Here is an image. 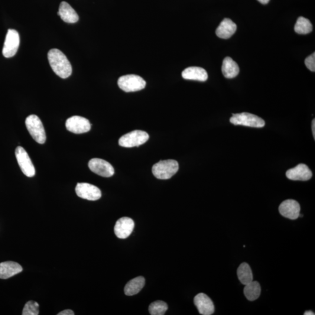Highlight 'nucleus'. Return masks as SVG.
<instances>
[{
    "label": "nucleus",
    "instance_id": "nucleus-1",
    "mask_svg": "<svg viewBox=\"0 0 315 315\" xmlns=\"http://www.w3.org/2000/svg\"><path fill=\"white\" fill-rule=\"evenodd\" d=\"M48 60L52 70L61 79H67L72 74V66L66 55L57 48L48 53Z\"/></svg>",
    "mask_w": 315,
    "mask_h": 315
},
{
    "label": "nucleus",
    "instance_id": "nucleus-2",
    "mask_svg": "<svg viewBox=\"0 0 315 315\" xmlns=\"http://www.w3.org/2000/svg\"><path fill=\"white\" fill-rule=\"evenodd\" d=\"M179 164L177 161L168 160L161 161L152 167V174L159 180H169L177 173Z\"/></svg>",
    "mask_w": 315,
    "mask_h": 315
},
{
    "label": "nucleus",
    "instance_id": "nucleus-3",
    "mask_svg": "<svg viewBox=\"0 0 315 315\" xmlns=\"http://www.w3.org/2000/svg\"><path fill=\"white\" fill-rule=\"evenodd\" d=\"M26 127L32 138L38 143L43 144L46 142V135L43 123L35 115H29L25 121Z\"/></svg>",
    "mask_w": 315,
    "mask_h": 315
},
{
    "label": "nucleus",
    "instance_id": "nucleus-4",
    "mask_svg": "<svg viewBox=\"0 0 315 315\" xmlns=\"http://www.w3.org/2000/svg\"><path fill=\"white\" fill-rule=\"evenodd\" d=\"M118 86L126 92L138 91L145 89L146 82L141 77L137 75H126L119 78Z\"/></svg>",
    "mask_w": 315,
    "mask_h": 315
},
{
    "label": "nucleus",
    "instance_id": "nucleus-5",
    "mask_svg": "<svg viewBox=\"0 0 315 315\" xmlns=\"http://www.w3.org/2000/svg\"><path fill=\"white\" fill-rule=\"evenodd\" d=\"M230 122L236 126L241 125L256 128H264L265 125L264 119L258 116L246 112L233 114L230 119Z\"/></svg>",
    "mask_w": 315,
    "mask_h": 315
},
{
    "label": "nucleus",
    "instance_id": "nucleus-6",
    "mask_svg": "<svg viewBox=\"0 0 315 315\" xmlns=\"http://www.w3.org/2000/svg\"><path fill=\"white\" fill-rule=\"evenodd\" d=\"M149 135L147 132L141 131H135L123 135L119 139V144L121 147L132 148L138 147L147 142Z\"/></svg>",
    "mask_w": 315,
    "mask_h": 315
},
{
    "label": "nucleus",
    "instance_id": "nucleus-7",
    "mask_svg": "<svg viewBox=\"0 0 315 315\" xmlns=\"http://www.w3.org/2000/svg\"><path fill=\"white\" fill-rule=\"evenodd\" d=\"M19 44L20 38L18 32L14 29H8L2 48L3 56L6 58L15 56L18 51Z\"/></svg>",
    "mask_w": 315,
    "mask_h": 315
},
{
    "label": "nucleus",
    "instance_id": "nucleus-8",
    "mask_svg": "<svg viewBox=\"0 0 315 315\" xmlns=\"http://www.w3.org/2000/svg\"><path fill=\"white\" fill-rule=\"evenodd\" d=\"M15 157L24 174L29 178L34 177L36 174L34 165L23 147L19 146L16 148Z\"/></svg>",
    "mask_w": 315,
    "mask_h": 315
},
{
    "label": "nucleus",
    "instance_id": "nucleus-9",
    "mask_svg": "<svg viewBox=\"0 0 315 315\" xmlns=\"http://www.w3.org/2000/svg\"><path fill=\"white\" fill-rule=\"evenodd\" d=\"M66 127L68 131L74 134H83L89 132L91 125L87 119L79 116H74L67 120Z\"/></svg>",
    "mask_w": 315,
    "mask_h": 315
},
{
    "label": "nucleus",
    "instance_id": "nucleus-10",
    "mask_svg": "<svg viewBox=\"0 0 315 315\" xmlns=\"http://www.w3.org/2000/svg\"><path fill=\"white\" fill-rule=\"evenodd\" d=\"M76 192L78 196L90 201L99 200L102 196L101 191L98 187L87 183H78Z\"/></svg>",
    "mask_w": 315,
    "mask_h": 315
},
{
    "label": "nucleus",
    "instance_id": "nucleus-11",
    "mask_svg": "<svg viewBox=\"0 0 315 315\" xmlns=\"http://www.w3.org/2000/svg\"><path fill=\"white\" fill-rule=\"evenodd\" d=\"M90 171L100 177L109 178L115 174L114 168L112 165L102 159L93 158L89 163Z\"/></svg>",
    "mask_w": 315,
    "mask_h": 315
},
{
    "label": "nucleus",
    "instance_id": "nucleus-12",
    "mask_svg": "<svg viewBox=\"0 0 315 315\" xmlns=\"http://www.w3.org/2000/svg\"><path fill=\"white\" fill-rule=\"evenodd\" d=\"M281 215L290 220H296L300 214L301 207L296 200H285L279 206Z\"/></svg>",
    "mask_w": 315,
    "mask_h": 315
},
{
    "label": "nucleus",
    "instance_id": "nucleus-13",
    "mask_svg": "<svg viewBox=\"0 0 315 315\" xmlns=\"http://www.w3.org/2000/svg\"><path fill=\"white\" fill-rule=\"evenodd\" d=\"M286 176L292 180L307 181L313 177V172L307 165L300 164L288 170Z\"/></svg>",
    "mask_w": 315,
    "mask_h": 315
},
{
    "label": "nucleus",
    "instance_id": "nucleus-14",
    "mask_svg": "<svg viewBox=\"0 0 315 315\" xmlns=\"http://www.w3.org/2000/svg\"><path fill=\"white\" fill-rule=\"evenodd\" d=\"M135 228V223L128 217H123L116 222L115 226V235L119 238L126 239L133 232Z\"/></svg>",
    "mask_w": 315,
    "mask_h": 315
},
{
    "label": "nucleus",
    "instance_id": "nucleus-15",
    "mask_svg": "<svg viewBox=\"0 0 315 315\" xmlns=\"http://www.w3.org/2000/svg\"><path fill=\"white\" fill-rule=\"evenodd\" d=\"M194 303L201 315H211L215 311L212 300L205 294H197L194 298Z\"/></svg>",
    "mask_w": 315,
    "mask_h": 315
},
{
    "label": "nucleus",
    "instance_id": "nucleus-16",
    "mask_svg": "<svg viewBox=\"0 0 315 315\" xmlns=\"http://www.w3.org/2000/svg\"><path fill=\"white\" fill-rule=\"evenodd\" d=\"M57 14L63 21L67 23H76L79 19V15L72 6L69 3L65 1L61 2Z\"/></svg>",
    "mask_w": 315,
    "mask_h": 315
},
{
    "label": "nucleus",
    "instance_id": "nucleus-17",
    "mask_svg": "<svg viewBox=\"0 0 315 315\" xmlns=\"http://www.w3.org/2000/svg\"><path fill=\"white\" fill-rule=\"evenodd\" d=\"M22 266L18 263L8 261L0 264V278L7 279L22 271Z\"/></svg>",
    "mask_w": 315,
    "mask_h": 315
},
{
    "label": "nucleus",
    "instance_id": "nucleus-18",
    "mask_svg": "<svg viewBox=\"0 0 315 315\" xmlns=\"http://www.w3.org/2000/svg\"><path fill=\"white\" fill-rule=\"evenodd\" d=\"M236 25L231 19L229 18L224 19L217 28L216 35L217 37L227 40L232 37L236 31Z\"/></svg>",
    "mask_w": 315,
    "mask_h": 315
},
{
    "label": "nucleus",
    "instance_id": "nucleus-19",
    "mask_svg": "<svg viewBox=\"0 0 315 315\" xmlns=\"http://www.w3.org/2000/svg\"><path fill=\"white\" fill-rule=\"evenodd\" d=\"M181 76L185 80L206 81L208 79L207 71L201 67H190L185 69Z\"/></svg>",
    "mask_w": 315,
    "mask_h": 315
},
{
    "label": "nucleus",
    "instance_id": "nucleus-20",
    "mask_svg": "<svg viewBox=\"0 0 315 315\" xmlns=\"http://www.w3.org/2000/svg\"><path fill=\"white\" fill-rule=\"evenodd\" d=\"M222 71L224 76L226 79H233L239 74V68L232 58L227 57L223 60Z\"/></svg>",
    "mask_w": 315,
    "mask_h": 315
},
{
    "label": "nucleus",
    "instance_id": "nucleus-21",
    "mask_svg": "<svg viewBox=\"0 0 315 315\" xmlns=\"http://www.w3.org/2000/svg\"><path fill=\"white\" fill-rule=\"evenodd\" d=\"M145 278L143 277H138L132 279L125 287V293L128 296H132L138 293L144 287Z\"/></svg>",
    "mask_w": 315,
    "mask_h": 315
},
{
    "label": "nucleus",
    "instance_id": "nucleus-22",
    "mask_svg": "<svg viewBox=\"0 0 315 315\" xmlns=\"http://www.w3.org/2000/svg\"><path fill=\"white\" fill-rule=\"evenodd\" d=\"M244 294L249 301H253L257 300L261 295V285L258 281H253L245 285L244 288Z\"/></svg>",
    "mask_w": 315,
    "mask_h": 315
},
{
    "label": "nucleus",
    "instance_id": "nucleus-23",
    "mask_svg": "<svg viewBox=\"0 0 315 315\" xmlns=\"http://www.w3.org/2000/svg\"><path fill=\"white\" fill-rule=\"evenodd\" d=\"M237 274L240 281L243 285H246L253 280L251 267L246 263H243L237 270Z\"/></svg>",
    "mask_w": 315,
    "mask_h": 315
},
{
    "label": "nucleus",
    "instance_id": "nucleus-24",
    "mask_svg": "<svg viewBox=\"0 0 315 315\" xmlns=\"http://www.w3.org/2000/svg\"><path fill=\"white\" fill-rule=\"evenodd\" d=\"M313 25L309 19L300 17L297 19L294 30L298 34L305 35L310 33L313 31Z\"/></svg>",
    "mask_w": 315,
    "mask_h": 315
},
{
    "label": "nucleus",
    "instance_id": "nucleus-25",
    "mask_svg": "<svg viewBox=\"0 0 315 315\" xmlns=\"http://www.w3.org/2000/svg\"><path fill=\"white\" fill-rule=\"evenodd\" d=\"M168 310V305L164 301L152 303L149 307V312L152 315H164Z\"/></svg>",
    "mask_w": 315,
    "mask_h": 315
},
{
    "label": "nucleus",
    "instance_id": "nucleus-26",
    "mask_svg": "<svg viewBox=\"0 0 315 315\" xmlns=\"http://www.w3.org/2000/svg\"><path fill=\"white\" fill-rule=\"evenodd\" d=\"M22 315H38L40 314V305L37 302L30 301L25 305Z\"/></svg>",
    "mask_w": 315,
    "mask_h": 315
},
{
    "label": "nucleus",
    "instance_id": "nucleus-27",
    "mask_svg": "<svg viewBox=\"0 0 315 315\" xmlns=\"http://www.w3.org/2000/svg\"><path fill=\"white\" fill-rule=\"evenodd\" d=\"M305 63L308 69L314 72L315 71V53H314L308 57L305 60Z\"/></svg>",
    "mask_w": 315,
    "mask_h": 315
},
{
    "label": "nucleus",
    "instance_id": "nucleus-28",
    "mask_svg": "<svg viewBox=\"0 0 315 315\" xmlns=\"http://www.w3.org/2000/svg\"><path fill=\"white\" fill-rule=\"evenodd\" d=\"M58 315H74V312L71 310H66L60 312V313L57 314Z\"/></svg>",
    "mask_w": 315,
    "mask_h": 315
},
{
    "label": "nucleus",
    "instance_id": "nucleus-29",
    "mask_svg": "<svg viewBox=\"0 0 315 315\" xmlns=\"http://www.w3.org/2000/svg\"><path fill=\"white\" fill-rule=\"evenodd\" d=\"M312 129H313V133L314 138H315V120L314 119L313 124H312Z\"/></svg>",
    "mask_w": 315,
    "mask_h": 315
},
{
    "label": "nucleus",
    "instance_id": "nucleus-30",
    "mask_svg": "<svg viewBox=\"0 0 315 315\" xmlns=\"http://www.w3.org/2000/svg\"><path fill=\"white\" fill-rule=\"evenodd\" d=\"M258 1L263 4H268L270 0H258Z\"/></svg>",
    "mask_w": 315,
    "mask_h": 315
},
{
    "label": "nucleus",
    "instance_id": "nucleus-31",
    "mask_svg": "<svg viewBox=\"0 0 315 315\" xmlns=\"http://www.w3.org/2000/svg\"><path fill=\"white\" fill-rule=\"evenodd\" d=\"M305 315H314L315 314L314 313H313V311H308L307 312H305V313H304Z\"/></svg>",
    "mask_w": 315,
    "mask_h": 315
}]
</instances>
